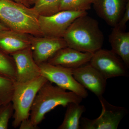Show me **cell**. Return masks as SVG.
I'll return each mask as SVG.
<instances>
[{
	"label": "cell",
	"instance_id": "30bf717a",
	"mask_svg": "<svg viewBox=\"0 0 129 129\" xmlns=\"http://www.w3.org/2000/svg\"><path fill=\"white\" fill-rule=\"evenodd\" d=\"M11 55L16 66V82L25 83L41 76L40 67L34 59L30 47L16 52Z\"/></svg>",
	"mask_w": 129,
	"mask_h": 129
},
{
	"label": "cell",
	"instance_id": "83f0119b",
	"mask_svg": "<svg viewBox=\"0 0 129 129\" xmlns=\"http://www.w3.org/2000/svg\"><path fill=\"white\" fill-rule=\"evenodd\" d=\"M2 105V103H1V102H0V107H1V106Z\"/></svg>",
	"mask_w": 129,
	"mask_h": 129
},
{
	"label": "cell",
	"instance_id": "8fae6325",
	"mask_svg": "<svg viewBox=\"0 0 129 129\" xmlns=\"http://www.w3.org/2000/svg\"><path fill=\"white\" fill-rule=\"evenodd\" d=\"M73 73L75 79L85 89L98 98L103 96L106 91L107 79L89 62L73 69Z\"/></svg>",
	"mask_w": 129,
	"mask_h": 129
},
{
	"label": "cell",
	"instance_id": "9a60e30c",
	"mask_svg": "<svg viewBox=\"0 0 129 129\" xmlns=\"http://www.w3.org/2000/svg\"><path fill=\"white\" fill-rule=\"evenodd\" d=\"M112 50L119 57L128 68L129 67V32L117 27H113L109 36Z\"/></svg>",
	"mask_w": 129,
	"mask_h": 129
},
{
	"label": "cell",
	"instance_id": "603a6c76",
	"mask_svg": "<svg viewBox=\"0 0 129 129\" xmlns=\"http://www.w3.org/2000/svg\"><path fill=\"white\" fill-rule=\"evenodd\" d=\"M19 129H38V126L35 125L31 122L30 119H27L23 120L19 127Z\"/></svg>",
	"mask_w": 129,
	"mask_h": 129
},
{
	"label": "cell",
	"instance_id": "2e32d148",
	"mask_svg": "<svg viewBox=\"0 0 129 129\" xmlns=\"http://www.w3.org/2000/svg\"><path fill=\"white\" fill-rule=\"evenodd\" d=\"M63 121L58 129H80V120L86 111L85 107L80 104L71 103L67 106Z\"/></svg>",
	"mask_w": 129,
	"mask_h": 129
},
{
	"label": "cell",
	"instance_id": "5b68a950",
	"mask_svg": "<svg viewBox=\"0 0 129 129\" xmlns=\"http://www.w3.org/2000/svg\"><path fill=\"white\" fill-rule=\"evenodd\" d=\"M39 65L41 75L48 81L67 90L74 92L83 99L88 96L86 89L74 78L73 69L53 65L47 62Z\"/></svg>",
	"mask_w": 129,
	"mask_h": 129
},
{
	"label": "cell",
	"instance_id": "484cf974",
	"mask_svg": "<svg viewBox=\"0 0 129 129\" xmlns=\"http://www.w3.org/2000/svg\"><path fill=\"white\" fill-rule=\"evenodd\" d=\"M28 2L29 5L35 4L39 0H27Z\"/></svg>",
	"mask_w": 129,
	"mask_h": 129
},
{
	"label": "cell",
	"instance_id": "7a4b0ae2",
	"mask_svg": "<svg viewBox=\"0 0 129 129\" xmlns=\"http://www.w3.org/2000/svg\"><path fill=\"white\" fill-rule=\"evenodd\" d=\"M83 98L47 81L38 91L30 109L29 119L38 126L45 119L46 114L57 107H66L71 103L80 104Z\"/></svg>",
	"mask_w": 129,
	"mask_h": 129
},
{
	"label": "cell",
	"instance_id": "cb8c5ba5",
	"mask_svg": "<svg viewBox=\"0 0 129 129\" xmlns=\"http://www.w3.org/2000/svg\"><path fill=\"white\" fill-rule=\"evenodd\" d=\"M14 1L18 3H21L22 5H24V6L28 7H29L30 5L29 4L27 0H13Z\"/></svg>",
	"mask_w": 129,
	"mask_h": 129
},
{
	"label": "cell",
	"instance_id": "d4e9b609",
	"mask_svg": "<svg viewBox=\"0 0 129 129\" xmlns=\"http://www.w3.org/2000/svg\"><path fill=\"white\" fill-rule=\"evenodd\" d=\"M9 29L7 26L0 21V31Z\"/></svg>",
	"mask_w": 129,
	"mask_h": 129
},
{
	"label": "cell",
	"instance_id": "ac0fdd59",
	"mask_svg": "<svg viewBox=\"0 0 129 129\" xmlns=\"http://www.w3.org/2000/svg\"><path fill=\"white\" fill-rule=\"evenodd\" d=\"M62 0H39L35 4L34 8L42 16H50L59 11Z\"/></svg>",
	"mask_w": 129,
	"mask_h": 129
},
{
	"label": "cell",
	"instance_id": "e0dca14e",
	"mask_svg": "<svg viewBox=\"0 0 129 129\" xmlns=\"http://www.w3.org/2000/svg\"><path fill=\"white\" fill-rule=\"evenodd\" d=\"M15 82L12 79L0 75V102L2 105L11 102Z\"/></svg>",
	"mask_w": 129,
	"mask_h": 129
},
{
	"label": "cell",
	"instance_id": "7402d4cb",
	"mask_svg": "<svg viewBox=\"0 0 129 129\" xmlns=\"http://www.w3.org/2000/svg\"><path fill=\"white\" fill-rule=\"evenodd\" d=\"M129 20V2L127 3L122 18L119 22L117 25L115 27H117L120 29L123 30H125L126 24Z\"/></svg>",
	"mask_w": 129,
	"mask_h": 129
},
{
	"label": "cell",
	"instance_id": "8992f818",
	"mask_svg": "<svg viewBox=\"0 0 129 129\" xmlns=\"http://www.w3.org/2000/svg\"><path fill=\"white\" fill-rule=\"evenodd\" d=\"M102 107L101 113L95 119L81 118L80 128L82 129H117L127 113L125 108L112 105L103 96L98 98Z\"/></svg>",
	"mask_w": 129,
	"mask_h": 129
},
{
	"label": "cell",
	"instance_id": "4316f807",
	"mask_svg": "<svg viewBox=\"0 0 129 129\" xmlns=\"http://www.w3.org/2000/svg\"><path fill=\"white\" fill-rule=\"evenodd\" d=\"M95 0H91V2H92V4L95 1Z\"/></svg>",
	"mask_w": 129,
	"mask_h": 129
},
{
	"label": "cell",
	"instance_id": "44dd1931",
	"mask_svg": "<svg viewBox=\"0 0 129 129\" xmlns=\"http://www.w3.org/2000/svg\"><path fill=\"white\" fill-rule=\"evenodd\" d=\"M14 109L11 102L0 107V129H7L10 119L13 115Z\"/></svg>",
	"mask_w": 129,
	"mask_h": 129
},
{
	"label": "cell",
	"instance_id": "7c38bea8",
	"mask_svg": "<svg viewBox=\"0 0 129 129\" xmlns=\"http://www.w3.org/2000/svg\"><path fill=\"white\" fill-rule=\"evenodd\" d=\"M129 0H95L93 7L98 16L113 27L117 25Z\"/></svg>",
	"mask_w": 129,
	"mask_h": 129
},
{
	"label": "cell",
	"instance_id": "5bb4252c",
	"mask_svg": "<svg viewBox=\"0 0 129 129\" xmlns=\"http://www.w3.org/2000/svg\"><path fill=\"white\" fill-rule=\"evenodd\" d=\"M27 34L8 29L0 31V50L10 55L30 47Z\"/></svg>",
	"mask_w": 129,
	"mask_h": 129
},
{
	"label": "cell",
	"instance_id": "ba28073f",
	"mask_svg": "<svg viewBox=\"0 0 129 129\" xmlns=\"http://www.w3.org/2000/svg\"><path fill=\"white\" fill-rule=\"evenodd\" d=\"M89 63L107 80L129 76L128 68L112 50L101 48L93 53Z\"/></svg>",
	"mask_w": 129,
	"mask_h": 129
},
{
	"label": "cell",
	"instance_id": "277c9868",
	"mask_svg": "<svg viewBox=\"0 0 129 129\" xmlns=\"http://www.w3.org/2000/svg\"><path fill=\"white\" fill-rule=\"evenodd\" d=\"M47 80L41 75L23 83L15 82L11 102L14 109L12 126L19 127L23 120L29 118L31 107L38 91Z\"/></svg>",
	"mask_w": 129,
	"mask_h": 129
},
{
	"label": "cell",
	"instance_id": "9c48e42d",
	"mask_svg": "<svg viewBox=\"0 0 129 129\" xmlns=\"http://www.w3.org/2000/svg\"><path fill=\"white\" fill-rule=\"evenodd\" d=\"M28 37L33 57L38 65L47 62L57 51L68 47L63 38L35 37L30 35Z\"/></svg>",
	"mask_w": 129,
	"mask_h": 129
},
{
	"label": "cell",
	"instance_id": "52a82bcc",
	"mask_svg": "<svg viewBox=\"0 0 129 129\" xmlns=\"http://www.w3.org/2000/svg\"><path fill=\"white\" fill-rule=\"evenodd\" d=\"M88 14L87 11H62L50 16L39 15L38 21L40 30L43 36L63 38L76 18Z\"/></svg>",
	"mask_w": 129,
	"mask_h": 129
},
{
	"label": "cell",
	"instance_id": "d6986e66",
	"mask_svg": "<svg viewBox=\"0 0 129 129\" xmlns=\"http://www.w3.org/2000/svg\"><path fill=\"white\" fill-rule=\"evenodd\" d=\"M92 4L91 0H62L59 7V11H87L91 9Z\"/></svg>",
	"mask_w": 129,
	"mask_h": 129
},
{
	"label": "cell",
	"instance_id": "3957f363",
	"mask_svg": "<svg viewBox=\"0 0 129 129\" xmlns=\"http://www.w3.org/2000/svg\"><path fill=\"white\" fill-rule=\"evenodd\" d=\"M38 14L30 8L13 0H0V21L9 29L27 35L42 36Z\"/></svg>",
	"mask_w": 129,
	"mask_h": 129
},
{
	"label": "cell",
	"instance_id": "4fadbf2b",
	"mask_svg": "<svg viewBox=\"0 0 129 129\" xmlns=\"http://www.w3.org/2000/svg\"><path fill=\"white\" fill-rule=\"evenodd\" d=\"M93 55V53L82 52L67 47L57 51L47 62L75 69L89 63Z\"/></svg>",
	"mask_w": 129,
	"mask_h": 129
},
{
	"label": "cell",
	"instance_id": "6da1fadb",
	"mask_svg": "<svg viewBox=\"0 0 129 129\" xmlns=\"http://www.w3.org/2000/svg\"><path fill=\"white\" fill-rule=\"evenodd\" d=\"M63 38L69 47L91 53L102 48L104 41V35L99 23L88 14L76 18Z\"/></svg>",
	"mask_w": 129,
	"mask_h": 129
},
{
	"label": "cell",
	"instance_id": "ffe728a7",
	"mask_svg": "<svg viewBox=\"0 0 129 129\" xmlns=\"http://www.w3.org/2000/svg\"><path fill=\"white\" fill-rule=\"evenodd\" d=\"M0 50V75L16 81V69L14 60Z\"/></svg>",
	"mask_w": 129,
	"mask_h": 129
}]
</instances>
